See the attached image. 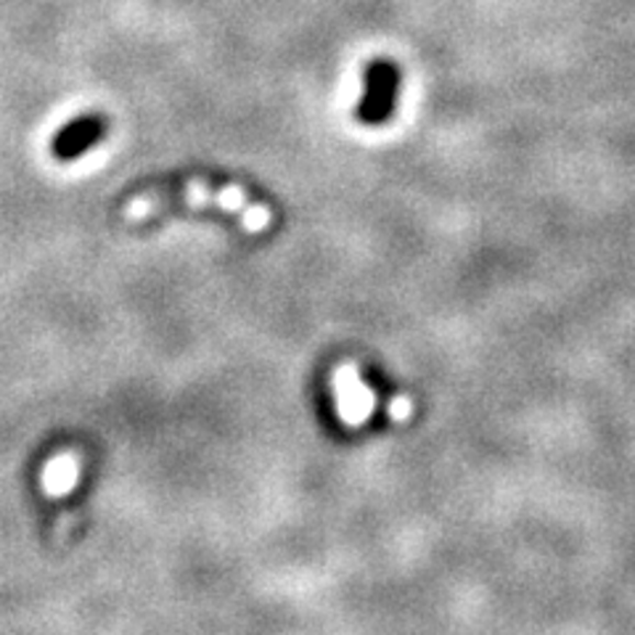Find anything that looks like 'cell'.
Segmentation results:
<instances>
[{"label":"cell","mask_w":635,"mask_h":635,"mask_svg":"<svg viewBox=\"0 0 635 635\" xmlns=\"http://www.w3.org/2000/svg\"><path fill=\"white\" fill-rule=\"evenodd\" d=\"M400 90V69L394 67L390 58H374L366 69V93L358 101V114L360 122L366 125H379L387 122L394 112V101H398Z\"/></svg>","instance_id":"cell-1"},{"label":"cell","mask_w":635,"mask_h":635,"mask_svg":"<svg viewBox=\"0 0 635 635\" xmlns=\"http://www.w3.org/2000/svg\"><path fill=\"white\" fill-rule=\"evenodd\" d=\"M180 202L186 204H215L229 212H238L244 225L249 231H263L270 225V210L268 207L249 202L246 193L238 186H210L202 180H193L180 191Z\"/></svg>","instance_id":"cell-2"},{"label":"cell","mask_w":635,"mask_h":635,"mask_svg":"<svg viewBox=\"0 0 635 635\" xmlns=\"http://www.w3.org/2000/svg\"><path fill=\"white\" fill-rule=\"evenodd\" d=\"M334 392L339 413L347 424L360 426L363 421L371 416L374 411V394L360 385V376L355 366H339L334 371Z\"/></svg>","instance_id":"cell-3"},{"label":"cell","mask_w":635,"mask_h":635,"mask_svg":"<svg viewBox=\"0 0 635 635\" xmlns=\"http://www.w3.org/2000/svg\"><path fill=\"white\" fill-rule=\"evenodd\" d=\"M107 133V122L101 116L88 114L77 116L75 122H69L62 133L54 138V157L56 159H75L80 154H86L90 146H96Z\"/></svg>","instance_id":"cell-4"},{"label":"cell","mask_w":635,"mask_h":635,"mask_svg":"<svg viewBox=\"0 0 635 635\" xmlns=\"http://www.w3.org/2000/svg\"><path fill=\"white\" fill-rule=\"evenodd\" d=\"M77 482V461L73 456L56 458L54 464L45 469V492L48 495H64L75 488Z\"/></svg>","instance_id":"cell-5"},{"label":"cell","mask_w":635,"mask_h":635,"mask_svg":"<svg viewBox=\"0 0 635 635\" xmlns=\"http://www.w3.org/2000/svg\"><path fill=\"white\" fill-rule=\"evenodd\" d=\"M390 413H392V419H405L408 416V400L405 398H394Z\"/></svg>","instance_id":"cell-6"}]
</instances>
